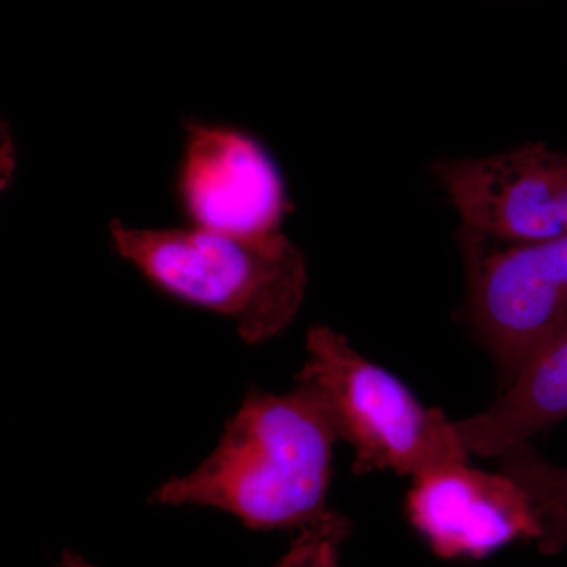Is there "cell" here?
I'll list each match as a JSON object with an SVG mask.
<instances>
[{
	"label": "cell",
	"mask_w": 567,
	"mask_h": 567,
	"mask_svg": "<svg viewBox=\"0 0 567 567\" xmlns=\"http://www.w3.org/2000/svg\"><path fill=\"white\" fill-rule=\"evenodd\" d=\"M339 436L315 388L251 391L203 464L153 492L166 506H208L245 527L305 528L327 516L331 458Z\"/></svg>",
	"instance_id": "obj_1"
},
{
	"label": "cell",
	"mask_w": 567,
	"mask_h": 567,
	"mask_svg": "<svg viewBox=\"0 0 567 567\" xmlns=\"http://www.w3.org/2000/svg\"><path fill=\"white\" fill-rule=\"evenodd\" d=\"M115 251L163 292L233 320L248 344L286 330L303 305L305 254L281 233L136 229L111 223Z\"/></svg>",
	"instance_id": "obj_2"
},
{
	"label": "cell",
	"mask_w": 567,
	"mask_h": 567,
	"mask_svg": "<svg viewBox=\"0 0 567 567\" xmlns=\"http://www.w3.org/2000/svg\"><path fill=\"white\" fill-rule=\"evenodd\" d=\"M297 382L315 388L339 440L352 446L357 475L391 470L412 480L440 466L470 462L454 421L425 409L398 379L358 353L344 336L312 327Z\"/></svg>",
	"instance_id": "obj_3"
},
{
	"label": "cell",
	"mask_w": 567,
	"mask_h": 567,
	"mask_svg": "<svg viewBox=\"0 0 567 567\" xmlns=\"http://www.w3.org/2000/svg\"><path fill=\"white\" fill-rule=\"evenodd\" d=\"M461 234L470 312L513 380L567 327V237L503 244Z\"/></svg>",
	"instance_id": "obj_4"
},
{
	"label": "cell",
	"mask_w": 567,
	"mask_h": 567,
	"mask_svg": "<svg viewBox=\"0 0 567 567\" xmlns=\"http://www.w3.org/2000/svg\"><path fill=\"white\" fill-rule=\"evenodd\" d=\"M434 173L461 230L536 244L567 237V153L540 142L477 158L439 159Z\"/></svg>",
	"instance_id": "obj_5"
},
{
	"label": "cell",
	"mask_w": 567,
	"mask_h": 567,
	"mask_svg": "<svg viewBox=\"0 0 567 567\" xmlns=\"http://www.w3.org/2000/svg\"><path fill=\"white\" fill-rule=\"evenodd\" d=\"M186 130L181 194L193 226L235 235L279 233L289 200L268 153L226 126L192 123Z\"/></svg>",
	"instance_id": "obj_6"
},
{
	"label": "cell",
	"mask_w": 567,
	"mask_h": 567,
	"mask_svg": "<svg viewBox=\"0 0 567 567\" xmlns=\"http://www.w3.org/2000/svg\"><path fill=\"white\" fill-rule=\"evenodd\" d=\"M406 516L439 557L484 558L516 540L537 543L539 522L528 496L502 472L470 462L413 480Z\"/></svg>",
	"instance_id": "obj_7"
},
{
	"label": "cell",
	"mask_w": 567,
	"mask_h": 567,
	"mask_svg": "<svg viewBox=\"0 0 567 567\" xmlns=\"http://www.w3.org/2000/svg\"><path fill=\"white\" fill-rule=\"evenodd\" d=\"M567 420V327L513 380L486 412L454 421L466 453L502 457L537 432Z\"/></svg>",
	"instance_id": "obj_8"
},
{
	"label": "cell",
	"mask_w": 567,
	"mask_h": 567,
	"mask_svg": "<svg viewBox=\"0 0 567 567\" xmlns=\"http://www.w3.org/2000/svg\"><path fill=\"white\" fill-rule=\"evenodd\" d=\"M499 458V472L516 481L528 496L539 522L536 546L554 555L567 547V466L550 464L528 442Z\"/></svg>",
	"instance_id": "obj_9"
},
{
	"label": "cell",
	"mask_w": 567,
	"mask_h": 567,
	"mask_svg": "<svg viewBox=\"0 0 567 567\" xmlns=\"http://www.w3.org/2000/svg\"><path fill=\"white\" fill-rule=\"evenodd\" d=\"M349 533V518L330 511L300 529L289 551L275 567H341V544Z\"/></svg>",
	"instance_id": "obj_10"
},
{
	"label": "cell",
	"mask_w": 567,
	"mask_h": 567,
	"mask_svg": "<svg viewBox=\"0 0 567 567\" xmlns=\"http://www.w3.org/2000/svg\"><path fill=\"white\" fill-rule=\"evenodd\" d=\"M61 567H95L91 563L85 561L81 555L74 554V551L65 550L62 555Z\"/></svg>",
	"instance_id": "obj_11"
}]
</instances>
